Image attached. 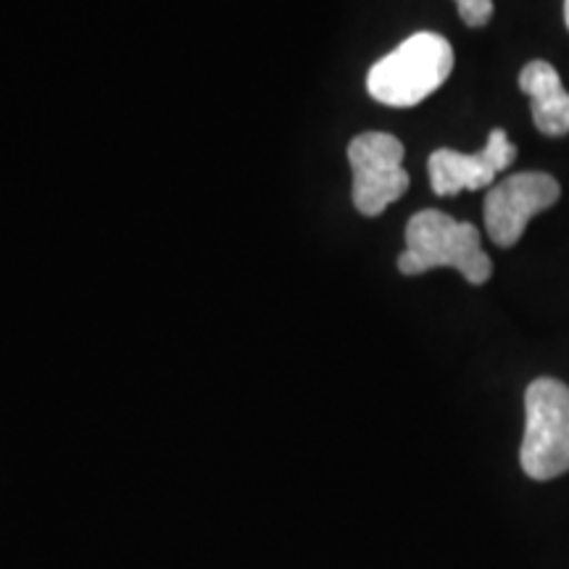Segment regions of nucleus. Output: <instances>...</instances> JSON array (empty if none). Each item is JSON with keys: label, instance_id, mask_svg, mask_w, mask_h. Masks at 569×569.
Returning a JSON list of instances; mask_svg holds the SVG:
<instances>
[{"label": "nucleus", "instance_id": "1a4fd4ad", "mask_svg": "<svg viewBox=\"0 0 569 569\" xmlns=\"http://www.w3.org/2000/svg\"><path fill=\"white\" fill-rule=\"evenodd\" d=\"M565 21H567V30H569V0H565Z\"/></svg>", "mask_w": 569, "mask_h": 569}, {"label": "nucleus", "instance_id": "423d86ee", "mask_svg": "<svg viewBox=\"0 0 569 569\" xmlns=\"http://www.w3.org/2000/svg\"><path fill=\"white\" fill-rule=\"evenodd\" d=\"M517 159L515 142L507 130H490L486 148L478 153H461L440 148L427 161L430 184L436 196H457L461 190H482Z\"/></svg>", "mask_w": 569, "mask_h": 569}, {"label": "nucleus", "instance_id": "39448f33", "mask_svg": "<svg viewBox=\"0 0 569 569\" xmlns=\"http://www.w3.org/2000/svg\"><path fill=\"white\" fill-rule=\"evenodd\" d=\"M561 188L551 174L522 172L493 184L486 196V230L496 246L511 248L536 213L559 201Z\"/></svg>", "mask_w": 569, "mask_h": 569}, {"label": "nucleus", "instance_id": "20e7f679", "mask_svg": "<svg viewBox=\"0 0 569 569\" xmlns=\"http://www.w3.org/2000/svg\"><path fill=\"white\" fill-rule=\"evenodd\" d=\"M348 163L353 172V206L365 217H380L409 190L403 146L393 134L365 132L353 138L348 146Z\"/></svg>", "mask_w": 569, "mask_h": 569}, {"label": "nucleus", "instance_id": "6e6552de", "mask_svg": "<svg viewBox=\"0 0 569 569\" xmlns=\"http://www.w3.org/2000/svg\"><path fill=\"white\" fill-rule=\"evenodd\" d=\"M457 6L467 27H486L493 17V0H457Z\"/></svg>", "mask_w": 569, "mask_h": 569}, {"label": "nucleus", "instance_id": "f257e3e1", "mask_svg": "<svg viewBox=\"0 0 569 569\" xmlns=\"http://www.w3.org/2000/svg\"><path fill=\"white\" fill-rule=\"evenodd\" d=\"M440 267L457 269L472 284L488 282L493 274V261L482 251L478 227L457 222L438 209H425L409 219L407 251L398 256V269L415 277Z\"/></svg>", "mask_w": 569, "mask_h": 569}, {"label": "nucleus", "instance_id": "7ed1b4c3", "mask_svg": "<svg viewBox=\"0 0 569 569\" xmlns=\"http://www.w3.org/2000/svg\"><path fill=\"white\" fill-rule=\"evenodd\" d=\"M525 425L519 465L532 480L569 472V388L553 377H538L525 393Z\"/></svg>", "mask_w": 569, "mask_h": 569}, {"label": "nucleus", "instance_id": "0eeeda50", "mask_svg": "<svg viewBox=\"0 0 569 569\" xmlns=\"http://www.w3.org/2000/svg\"><path fill=\"white\" fill-rule=\"evenodd\" d=\"M519 90L530 96L532 122L546 138L569 132V92L561 88L559 71L549 61H530L519 71Z\"/></svg>", "mask_w": 569, "mask_h": 569}, {"label": "nucleus", "instance_id": "f03ea898", "mask_svg": "<svg viewBox=\"0 0 569 569\" xmlns=\"http://www.w3.org/2000/svg\"><path fill=\"white\" fill-rule=\"evenodd\" d=\"M451 69V42L436 32H417L369 69L367 90L377 103L411 109L432 96Z\"/></svg>", "mask_w": 569, "mask_h": 569}]
</instances>
